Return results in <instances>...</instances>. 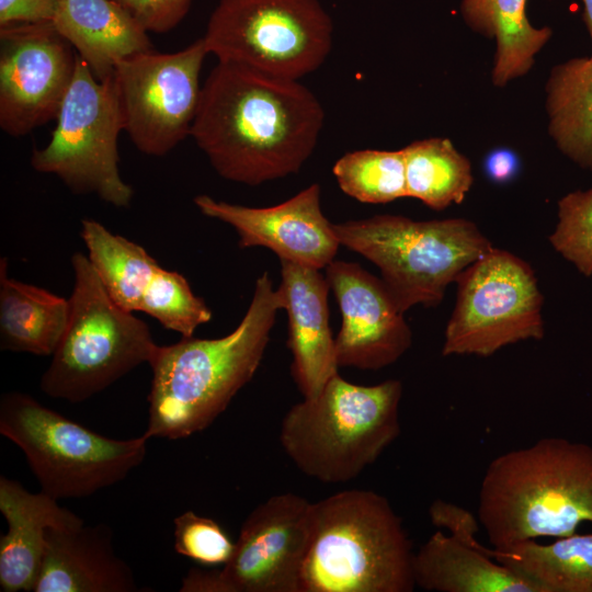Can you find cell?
Wrapping results in <instances>:
<instances>
[{
	"label": "cell",
	"instance_id": "1",
	"mask_svg": "<svg viewBox=\"0 0 592 592\" xmlns=\"http://www.w3.org/2000/svg\"><path fill=\"white\" fill-rule=\"evenodd\" d=\"M325 122L298 80L220 62L202 86L191 135L224 179L259 185L297 173Z\"/></svg>",
	"mask_w": 592,
	"mask_h": 592
},
{
	"label": "cell",
	"instance_id": "2",
	"mask_svg": "<svg viewBox=\"0 0 592 592\" xmlns=\"http://www.w3.org/2000/svg\"><path fill=\"white\" fill-rule=\"evenodd\" d=\"M283 298L267 272L255 281L249 307L229 334L182 337L157 345L145 435L180 440L207 429L257 373Z\"/></svg>",
	"mask_w": 592,
	"mask_h": 592
},
{
	"label": "cell",
	"instance_id": "3",
	"mask_svg": "<svg viewBox=\"0 0 592 592\" xmlns=\"http://www.w3.org/2000/svg\"><path fill=\"white\" fill-rule=\"evenodd\" d=\"M478 521L494 548L592 523V446L543 437L497 456L481 480Z\"/></svg>",
	"mask_w": 592,
	"mask_h": 592
},
{
	"label": "cell",
	"instance_id": "4",
	"mask_svg": "<svg viewBox=\"0 0 592 592\" xmlns=\"http://www.w3.org/2000/svg\"><path fill=\"white\" fill-rule=\"evenodd\" d=\"M412 544L389 501L352 489L311 502L299 592H411Z\"/></svg>",
	"mask_w": 592,
	"mask_h": 592
},
{
	"label": "cell",
	"instance_id": "5",
	"mask_svg": "<svg viewBox=\"0 0 592 592\" xmlns=\"http://www.w3.org/2000/svg\"><path fill=\"white\" fill-rule=\"evenodd\" d=\"M402 384L363 386L334 375L315 398L284 415L280 442L294 465L323 483H344L372 465L399 436Z\"/></svg>",
	"mask_w": 592,
	"mask_h": 592
},
{
	"label": "cell",
	"instance_id": "6",
	"mask_svg": "<svg viewBox=\"0 0 592 592\" xmlns=\"http://www.w3.org/2000/svg\"><path fill=\"white\" fill-rule=\"evenodd\" d=\"M340 243L375 264L398 308L437 306L447 286L493 248L465 218L415 221L375 215L332 223Z\"/></svg>",
	"mask_w": 592,
	"mask_h": 592
},
{
	"label": "cell",
	"instance_id": "7",
	"mask_svg": "<svg viewBox=\"0 0 592 592\" xmlns=\"http://www.w3.org/2000/svg\"><path fill=\"white\" fill-rule=\"evenodd\" d=\"M69 319L39 380L48 397L79 403L149 363L157 343L147 323L116 305L88 255L71 257Z\"/></svg>",
	"mask_w": 592,
	"mask_h": 592
},
{
	"label": "cell",
	"instance_id": "8",
	"mask_svg": "<svg viewBox=\"0 0 592 592\" xmlns=\"http://www.w3.org/2000/svg\"><path fill=\"white\" fill-rule=\"evenodd\" d=\"M0 433L23 452L41 490L57 500L124 480L145 459L149 440L104 436L20 391L1 396Z\"/></svg>",
	"mask_w": 592,
	"mask_h": 592
},
{
	"label": "cell",
	"instance_id": "9",
	"mask_svg": "<svg viewBox=\"0 0 592 592\" xmlns=\"http://www.w3.org/2000/svg\"><path fill=\"white\" fill-rule=\"evenodd\" d=\"M332 37L319 0H219L203 39L220 62L298 80L325 62Z\"/></svg>",
	"mask_w": 592,
	"mask_h": 592
},
{
	"label": "cell",
	"instance_id": "10",
	"mask_svg": "<svg viewBox=\"0 0 592 592\" xmlns=\"http://www.w3.org/2000/svg\"><path fill=\"white\" fill-rule=\"evenodd\" d=\"M56 121L47 146L33 150V169L55 174L76 194L93 193L115 207H128L133 189L118 169L123 119L113 76L98 80L77 54Z\"/></svg>",
	"mask_w": 592,
	"mask_h": 592
},
{
	"label": "cell",
	"instance_id": "11",
	"mask_svg": "<svg viewBox=\"0 0 592 592\" xmlns=\"http://www.w3.org/2000/svg\"><path fill=\"white\" fill-rule=\"evenodd\" d=\"M455 283L444 356H489L505 345L544 338V297L533 269L521 258L493 247Z\"/></svg>",
	"mask_w": 592,
	"mask_h": 592
},
{
	"label": "cell",
	"instance_id": "12",
	"mask_svg": "<svg viewBox=\"0 0 592 592\" xmlns=\"http://www.w3.org/2000/svg\"><path fill=\"white\" fill-rule=\"evenodd\" d=\"M208 55L203 37L172 54L155 49L119 60L113 80L125 130L148 156H164L191 135Z\"/></svg>",
	"mask_w": 592,
	"mask_h": 592
},
{
	"label": "cell",
	"instance_id": "13",
	"mask_svg": "<svg viewBox=\"0 0 592 592\" xmlns=\"http://www.w3.org/2000/svg\"><path fill=\"white\" fill-rule=\"evenodd\" d=\"M311 502L293 492L270 497L243 521L234 553L218 571L191 569L182 592H299Z\"/></svg>",
	"mask_w": 592,
	"mask_h": 592
},
{
	"label": "cell",
	"instance_id": "14",
	"mask_svg": "<svg viewBox=\"0 0 592 592\" xmlns=\"http://www.w3.org/2000/svg\"><path fill=\"white\" fill-rule=\"evenodd\" d=\"M77 54L53 22L0 27V127L23 137L56 119Z\"/></svg>",
	"mask_w": 592,
	"mask_h": 592
},
{
	"label": "cell",
	"instance_id": "15",
	"mask_svg": "<svg viewBox=\"0 0 592 592\" xmlns=\"http://www.w3.org/2000/svg\"><path fill=\"white\" fill-rule=\"evenodd\" d=\"M326 278L342 315L335 338L339 367L376 371L409 350L411 329L382 278L342 260L326 267Z\"/></svg>",
	"mask_w": 592,
	"mask_h": 592
},
{
	"label": "cell",
	"instance_id": "16",
	"mask_svg": "<svg viewBox=\"0 0 592 592\" xmlns=\"http://www.w3.org/2000/svg\"><path fill=\"white\" fill-rule=\"evenodd\" d=\"M194 204L210 218L230 225L240 248L263 247L280 261L326 269L340 247L320 205V186L311 184L287 201L269 207H248L197 195Z\"/></svg>",
	"mask_w": 592,
	"mask_h": 592
},
{
	"label": "cell",
	"instance_id": "17",
	"mask_svg": "<svg viewBox=\"0 0 592 592\" xmlns=\"http://www.w3.org/2000/svg\"><path fill=\"white\" fill-rule=\"evenodd\" d=\"M281 274L292 376L304 398H315L340 368L329 321L330 286L320 270L288 261H281Z\"/></svg>",
	"mask_w": 592,
	"mask_h": 592
},
{
	"label": "cell",
	"instance_id": "18",
	"mask_svg": "<svg viewBox=\"0 0 592 592\" xmlns=\"http://www.w3.org/2000/svg\"><path fill=\"white\" fill-rule=\"evenodd\" d=\"M135 576L118 557L109 525L49 527L32 592H134Z\"/></svg>",
	"mask_w": 592,
	"mask_h": 592
},
{
	"label": "cell",
	"instance_id": "19",
	"mask_svg": "<svg viewBox=\"0 0 592 592\" xmlns=\"http://www.w3.org/2000/svg\"><path fill=\"white\" fill-rule=\"evenodd\" d=\"M0 512L8 523L7 534L0 537V589L33 591L48 528L84 521L42 490L31 492L5 476L0 477Z\"/></svg>",
	"mask_w": 592,
	"mask_h": 592
},
{
	"label": "cell",
	"instance_id": "20",
	"mask_svg": "<svg viewBox=\"0 0 592 592\" xmlns=\"http://www.w3.org/2000/svg\"><path fill=\"white\" fill-rule=\"evenodd\" d=\"M53 24L100 81L119 60L153 49L147 31L115 0H58Z\"/></svg>",
	"mask_w": 592,
	"mask_h": 592
},
{
	"label": "cell",
	"instance_id": "21",
	"mask_svg": "<svg viewBox=\"0 0 592 592\" xmlns=\"http://www.w3.org/2000/svg\"><path fill=\"white\" fill-rule=\"evenodd\" d=\"M476 539L470 545L436 531L413 557L415 585L436 592H538L530 581L496 561Z\"/></svg>",
	"mask_w": 592,
	"mask_h": 592
},
{
	"label": "cell",
	"instance_id": "22",
	"mask_svg": "<svg viewBox=\"0 0 592 592\" xmlns=\"http://www.w3.org/2000/svg\"><path fill=\"white\" fill-rule=\"evenodd\" d=\"M69 298L8 274L0 260V349L52 356L69 319Z\"/></svg>",
	"mask_w": 592,
	"mask_h": 592
},
{
	"label": "cell",
	"instance_id": "23",
	"mask_svg": "<svg viewBox=\"0 0 592 592\" xmlns=\"http://www.w3.org/2000/svg\"><path fill=\"white\" fill-rule=\"evenodd\" d=\"M527 0H463L460 13L474 31L497 42L492 81L502 87L534 65L549 41V27H534L526 15Z\"/></svg>",
	"mask_w": 592,
	"mask_h": 592
},
{
	"label": "cell",
	"instance_id": "24",
	"mask_svg": "<svg viewBox=\"0 0 592 592\" xmlns=\"http://www.w3.org/2000/svg\"><path fill=\"white\" fill-rule=\"evenodd\" d=\"M486 554L530 581L538 592H592V533L550 544L525 540Z\"/></svg>",
	"mask_w": 592,
	"mask_h": 592
},
{
	"label": "cell",
	"instance_id": "25",
	"mask_svg": "<svg viewBox=\"0 0 592 592\" xmlns=\"http://www.w3.org/2000/svg\"><path fill=\"white\" fill-rule=\"evenodd\" d=\"M546 91L551 138L562 153L592 171V55L554 67Z\"/></svg>",
	"mask_w": 592,
	"mask_h": 592
},
{
	"label": "cell",
	"instance_id": "26",
	"mask_svg": "<svg viewBox=\"0 0 592 592\" xmlns=\"http://www.w3.org/2000/svg\"><path fill=\"white\" fill-rule=\"evenodd\" d=\"M80 235L112 300L127 311H139L141 298L161 267L158 261L141 246L112 234L94 219H82Z\"/></svg>",
	"mask_w": 592,
	"mask_h": 592
},
{
	"label": "cell",
	"instance_id": "27",
	"mask_svg": "<svg viewBox=\"0 0 592 592\" xmlns=\"http://www.w3.org/2000/svg\"><path fill=\"white\" fill-rule=\"evenodd\" d=\"M407 197L435 210L460 204L474 182L469 160L447 138L433 137L402 149Z\"/></svg>",
	"mask_w": 592,
	"mask_h": 592
},
{
	"label": "cell",
	"instance_id": "28",
	"mask_svg": "<svg viewBox=\"0 0 592 592\" xmlns=\"http://www.w3.org/2000/svg\"><path fill=\"white\" fill-rule=\"evenodd\" d=\"M332 171L340 189L362 203L384 204L407 197L402 149L346 152Z\"/></svg>",
	"mask_w": 592,
	"mask_h": 592
},
{
	"label": "cell",
	"instance_id": "29",
	"mask_svg": "<svg viewBox=\"0 0 592 592\" xmlns=\"http://www.w3.org/2000/svg\"><path fill=\"white\" fill-rule=\"evenodd\" d=\"M139 311L182 337H193L194 331L213 317L204 299L193 293L187 280L181 273L162 266L145 292Z\"/></svg>",
	"mask_w": 592,
	"mask_h": 592
},
{
	"label": "cell",
	"instance_id": "30",
	"mask_svg": "<svg viewBox=\"0 0 592 592\" xmlns=\"http://www.w3.org/2000/svg\"><path fill=\"white\" fill-rule=\"evenodd\" d=\"M549 241L583 275H592V189L571 192L558 202V224Z\"/></svg>",
	"mask_w": 592,
	"mask_h": 592
},
{
	"label": "cell",
	"instance_id": "31",
	"mask_svg": "<svg viewBox=\"0 0 592 592\" xmlns=\"http://www.w3.org/2000/svg\"><path fill=\"white\" fill-rule=\"evenodd\" d=\"M173 524L179 555L206 566L225 565L230 559L235 543L215 520L186 511Z\"/></svg>",
	"mask_w": 592,
	"mask_h": 592
},
{
	"label": "cell",
	"instance_id": "32",
	"mask_svg": "<svg viewBox=\"0 0 592 592\" xmlns=\"http://www.w3.org/2000/svg\"><path fill=\"white\" fill-rule=\"evenodd\" d=\"M147 31L166 33L186 15L194 0H115Z\"/></svg>",
	"mask_w": 592,
	"mask_h": 592
},
{
	"label": "cell",
	"instance_id": "33",
	"mask_svg": "<svg viewBox=\"0 0 592 592\" xmlns=\"http://www.w3.org/2000/svg\"><path fill=\"white\" fill-rule=\"evenodd\" d=\"M57 5L58 0H0V27L53 22Z\"/></svg>",
	"mask_w": 592,
	"mask_h": 592
},
{
	"label": "cell",
	"instance_id": "34",
	"mask_svg": "<svg viewBox=\"0 0 592 592\" xmlns=\"http://www.w3.org/2000/svg\"><path fill=\"white\" fill-rule=\"evenodd\" d=\"M520 167L517 155L508 148H497L485 159V171L488 178L497 183L512 180Z\"/></svg>",
	"mask_w": 592,
	"mask_h": 592
},
{
	"label": "cell",
	"instance_id": "35",
	"mask_svg": "<svg viewBox=\"0 0 592 592\" xmlns=\"http://www.w3.org/2000/svg\"><path fill=\"white\" fill-rule=\"evenodd\" d=\"M584 5L583 20L592 42V0H582Z\"/></svg>",
	"mask_w": 592,
	"mask_h": 592
}]
</instances>
